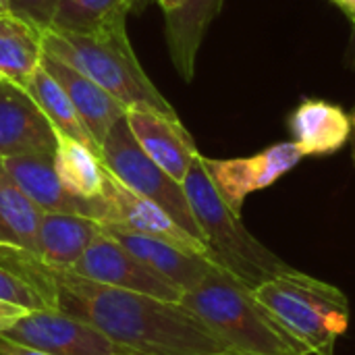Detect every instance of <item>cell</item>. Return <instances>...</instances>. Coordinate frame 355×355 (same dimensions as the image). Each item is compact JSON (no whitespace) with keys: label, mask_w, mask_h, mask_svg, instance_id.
Here are the masks:
<instances>
[{"label":"cell","mask_w":355,"mask_h":355,"mask_svg":"<svg viewBox=\"0 0 355 355\" xmlns=\"http://www.w3.org/2000/svg\"><path fill=\"white\" fill-rule=\"evenodd\" d=\"M125 121L139 148L175 181L183 183L200 152L181 119L133 106L125 110Z\"/></svg>","instance_id":"8fae6325"},{"label":"cell","mask_w":355,"mask_h":355,"mask_svg":"<svg viewBox=\"0 0 355 355\" xmlns=\"http://www.w3.org/2000/svg\"><path fill=\"white\" fill-rule=\"evenodd\" d=\"M12 181L23 189V193L42 210V212H64L102 220V196L98 200H81L67 191L60 183L54 154H25L10 156L0 160Z\"/></svg>","instance_id":"7c38bea8"},{"label":"cell","mask_w":355,"mask_h":355,"mask_svg":"<svg viewBox=\"0 0 355 355\" xmlns=\"http://www.w3.org/2000/svg\"><path fill=\"white\" fill-rule=\"evenodd\" d=\"M42 67L60 83L71 104L75 106L79 119L83 121L89 135L100 148L108 131L114 127V123L125 116L127 108L119 100H114L106 89H102L96 81H92L71 64L46 52L42 54Z\"/></svg>","instance_id":"9a60e30c"},{"label":"cell","mask_w":355,"mask_h":355,"mask_svg":"<svg viewBox=\"0 0 355 355\" xmlns=\"http://www.w3.org/2000/svg\"><path fill=\"white\" fill-rule=\"evenodd\" d=\"M291 135L304 158L339 152L352 135V119L337 104L306 100L289 116Z\"/></svg>","instance_id":"2e32d148"},{"label":"cell","mask_w":355,"mask_h":355,"mask_svg":"<svg viewBox=\"0 0 355 355\" xmlns=\"http://www.w3.org/2000/svg\"><path fill=\"white\" fill-rule=\"evenodd\" d=\"M0 264L35 285L50 310L96 327L135 355L229 352V345L181 304L108 287L71 270L46 266L21 248L0 245Z\"/></svg>","instance_id":"6da1fadb"},{"label":"cell","mask_w":355,"mask_h":355,"mask_svg":"<svg viewBox=\"0 0 355 355\" xmlns=\"http://www.w3.org/2000/svg\"><path fill=\"white\" fill-rule=\"evenodd\" d=\"M225 0H183L166 15V44L171 60L183 81H191L196 73V58L204 35L218 17Z\"/></svg>","instance_id":"ac0fdd59"},{"label":"cell","mask_w":355,"mask_h":355,"mask_svg":"<svg viewBox=\"0 0 355 355\" xmlns=\"http://www.w3.org/2000/svg\"><path fill=\"white\" fill-rule=\"evenodd\" d=\"M233 352L256 355H310L254 297V291L216 264L181 302Z\"/></svg>","instance_id":"7a4b0ae2"},{"label":"cell","mask_w":355,"mask_h":355,"mask_svg":"<svg viewBox=\"0 0 355 355\" xmlns=\"http://www.w3.org/2000/svg\"><path fill=\"white\" fill-rule=\"evenodd\" d=\"M137 0H62L52 27L73 33H104L125 27V19Z\"/></svg>","instance_id":"603a6c76"},{"label":"cell","mask_w":355,"mask_h":355,"mask_svg":"<svg viewBox=\"0 0 355 355\" xmlns=\"http://www.w3.org/2000/svg\"><path fill=\"white\" fill-rule=\"evenodd\" d=\"M56 131L29 98L12 83L0 81V160L25 154H54Z\"/></svg>","instance_id":"4fadbf2b"},{"label":"cell","mask_w":355,"mask_h":355,"mask_svg":"<svg viewBox=\"0 0 355 355\" xmlns=\"http://www.w3.org/2000/svg\"><path fill=\"white\" fill-rule=\"evenodd\" d=\"M100 200H102L100 225H110L137 235L154 237L183 252L204 256L210 260V252L206 243H202L200 239L189 235L183 227H179L158 204L125 187L108 168L104 179V193Z\"/></svg>","instance_id":"ba28073f"},{"label":"cell","mask_w":355,"mask_h":355,"mask_svg":"<svg viewBox=\"0 0 355 355\" xmlns=\"http://www.w3.org/2000/svg\"><path fill=\"white\" fill-rule=\"evenodd\" d=\"M54 166L60 183L81 200H98L104 193L106 166L100 154L85 144L56 133Z\"/></svg>","instance_id":"ffe728a7"},{"label":"cell","mask_w":355,"mask_h":355,"mask_svg":"<svg viewBox=\"0 0 355 355\" xmlns=\"http://www.w3.org/2000/svg\"><path fill=\"white\" fill-rule=\"evenodd\" d=\"M302 158L304 154L295 141H279L250 158L216 160L202 156V162L225 204L241 214L243 202L250 193L275 185L281 177L293 171Z\"/></svg>","instance_id":"52a82bcc"},{"label":"cell","mask_w":355,"mask_h":355,"mask_svg":"<svg viewBox=\"0 0 355 355\" xmlns=\"http://www.w3.org/2000/svg\"><path fill=\"white\" fill-rule=\"evenodd\" d=\"M214 355H256V354H243V352H233V349H229V352H223V354H214Z\"/></svg>","instance_id":"4dcf8cb0"},{"label":"cell","mask_w":355,"mask_h":355,"mask_svg":"<svg viewBox=\"0 0 355 355\" xmlns=\"http://www.w3.org/2000/svg\"><path fill=\"white\" fill-rule=\"evenodd\" d=\"M349 119H352V131H354V135H355V110H354V114H352Z\"/></svg>","instance_id":"1f68e13d"},{"label":"cell","mask_w":355,"mask_h":355,"mask_svg":"<svg viewBox=\"0 0 355 355\" xmlns=\"http://www.w3.org/2000/svg\"><path fill=\"white\" fill-rule=\"evenodd\" d=\"M2 335L52 355H135L96 327L56 310L27 312Z\"/></svg>","instance_id":"9c48e42d"},{"label":"cell","mask_w":355,"mask_h":355,"mask_svg":"<svg viewBox=\"0 0 355 355\" xmlns=\"http://www.w3.org/2000/svg\"><path fill=\"white\" fill-rule=\"evenodd\" d=\"M42 33L21 19L0 17V79L27 89L42 62Z\"/></svg>","instance_id":"d6986e66"},{"label":"cell","mask_w":355,"mask_h":355,"mask_svg":"<svg viewBox=\"0 0 355 355\" xmlns=\"http://www.w3.org/2000/svg\"><path fill=\"white\" fill-rule=\"evenodd\" d=\"M42 50L96 81L125 108L141 106L177 116L175 108L141 69L125 27L104 33L44 29Z\"/></svg>","instance_id":"3957f363"},{"label":"cell","mask_w":355,"mask_h":355,"mask_svg":"<svg viewBox=\"0 0 355 355\" xmlns=\"http://www.w3.org/2000/svg\"><path fill=\"white\" fill-rule=\"evenodd\" d=\"M100 223L79 214L44 212L35 250L31 252L42 264L69 270L100 235Z\"/></svg>","instance_id":"e0dca14e"},{"label":"cell","mask_w":355,"mask_h":355,"mask_svg":"<svg viewBox=\"0 0 355 355\" xmlns=\"http://www.w3.org/2000/svg\"><path fill=\"white\" fill-rule=\"evenodd\" d=\"M100 158L125 187L158 204L179 227L206 243L185 196L183 183L175 181L139 148L125 116L116 121L104 137L100 146Z\"/></svg>","instance_id":"8992f818"},{"label":"cell","mask_w":355,"mask_h":355,"mask_svg":"<svg viewBox=\"0 0 355 355\" xmlns=\"http://www.w3.org/2000/svg\"><path fill=\"white\" fill-rule=\"evenodd\" d=\"M0 355H52L42 352V349H35V347H29V345H23V343H17L4 335H0Z\"/></svg>","instance_id":"484cf974"},{"label":"cell","mask_w":355,"mask_h":355,"mask_svg":"<svg viewBox=\"0 0 355 355\" xmlns=\"http://www.w3.org/2000/svg\"><path fill=\"white\" fill-rule=\"evenodd\" d=\"M6 15H12L10 4H8V0H0V17H6Z\"/></svg>","instance_id":"f546056e"},{"label":"cell","mask_w":355,"mask_h":355,"mask_svg":"<svg viewBox=\"0 0 355 355\" xmlns=\"http://www.w3.org/2000/svg\"><path fill=\"white\" fill-rule=\"evenodd\" d=\"M183 189L202 229L210 260L218 268L227 270L250 289L295 270L262 241H258L245 229L241 214L233 212L225 204L204 168L202 154L193 160L183 181Z\"/></svg>","instance_id":"277c9868"},{"label":"cell","mask_w":355,"mask_h":355,"mask_svg":"<svg viewBox=\"0 0 355 355\" xmlns=\"http://www.w3.org/2000/svg\"><path fill=\"white\" fill-rule=\"evenodd\" d=\"M154 2H158V4H160V8H162L164 12H171V10H175L183 0H154Z\"/></svg>","instance_id":"f1b7e54d"},{"label":"cell","mask_w":355,"mask_h":355,"mask_svg":"<svg viewBox=\"0 0 355 355\" xmlns=\"http://www.w3.org/2000/svg\"><path fill=\"white\" fill-rule=\"evenodd\" d=\"M0 302L19 306L27 312L50 310L37 287L4 264H0Z\"/></svg>","instance_id":"cb8c5ba5"},{"label":"cell","mask_w":355,"mask_h":355,"mask_svg":"<svg viewBox=\"0 0 355 355\" xmlns=\"http://www.w3.org/2000/svg\"><path fill=\"white\" fill-rule=\"evenodd\" d=\"M44 212L23 193L0 162V245L35 250Z\"/></svg>","instance_id":"44dd1931"},{"label":"cell","mask_w":355,"mask_h":355,"mask_svg":"<svg viewBox=\"0 0 355 355\" xmlns=\"http://www.w3.org/2000/svg\"><path fill=\"white\" fill-rule=\"evenodd\" d=\"M25 314H27V310H23L19 306H12V304H6V302H0V331L6 333Z\"/></svg>","instance_id":"4316f807"},{"label":"cell","mask_w":355,"mask_h":355,"mask_svg":"<svg viewBox=\"0 0 355 355\" xmlns=\"http://www.w3.org/2000/svg\"><path fill=\"white\" fill-rule=\"evenodd\" d=\"M252 291L310 355H335L349 329V300L339 287L295 268Z\"/></svg>","instance_id":"5b68a950"},{"label":"cell","mask_w":355,"mask_h":355,"mask_svg":"<svg viewBox=\"0 0 355 355\" xmlns=\"http://www.w3.org/2000/svg\"><path fill=\"white\" fill-rule=\"evenodd\" d=\"M60 2L62 0H8L12 17L21 19L29 27L37 29L40 33L52 27Z\"/></svg>","instance_id":"d4e9b609"},{"label":"cell","mask_w":355,"mask_h":355,"mask_svg":"<svg viewBox=\"0 0 355 355\" xmlns=\"http://www.w3.org/2000/svg\"><path fill=\"white\" fill-rule=\"evenodd\" d=\"M69 270L108 287L135 291L164 302L179 304L183 297V291L179 287L144 266L104 231H100V235L89 243L83 256Z\"/></svg>","instance_id":"30bf717a"},{"label":"cell","mask_w":355,"mask_h":355,"mask_svg":"<svg viewBox=\"0 0 355 355\" xmlns=\"http://www.w3.org/2000/svg\"><path fill=\"white\" fill-rule=\"evenodd\" d=\"M0 81H2V79H0Z\"/></svg>","instance_id":"d6a6232c"},{"label":"cell","mask_w":355,"mask_h":355,"mask_svg":"<svg viewBox=\"0 0 355 355\" xmlns=\"http://www.w3.org/2000/svg\"><path fill=\"white\" fill-rule=\"evenodd\" d=\"M331 2L337 4L347 15V19L355 25V0H331Z\"/></svg>","instance_id":"83f0119b"},{"label":"cell","mask_w":355,"mask_h":355,"mask_svg":"<svg viewBox=\"0 0 355 355\" xmlns=\"http://www.w3.org/2000/svg\"><path fill=\"white\" fill-rule=\"evenodd\" d=\"M100 227L108 237L121 243L135 260H139L144 266H148L150 270H154L156 275L179 287L183 293L196 289L214 266V262H210L208 258L183 252L166 241L137 235L110 225H100Z\"/></svg>","instance_id":"5bb4252c"},{"label":"cell","mask_w":355,"mask_h":355,"mask_svg":"<svg viewBox=\"0 0 355 355\" xmlns=\"http://www.w3.org/2000/svg\"><path fill=\"white\" fill-rule=\"evenodd\" d=\"M25 92L37 104V108L44 112V116L50 121L52 129L58 135H64L69 139L85 144L87 148H92V150H96L100 154L98 144L94 141V137L89 135L87 127L79 119L75 106L69 100V96L64 94L60 83L42 67V62H40V69L33 73V77H31V81H29Z\"/></svg>","instance_id":"7402d4cb"}]
</instances>
